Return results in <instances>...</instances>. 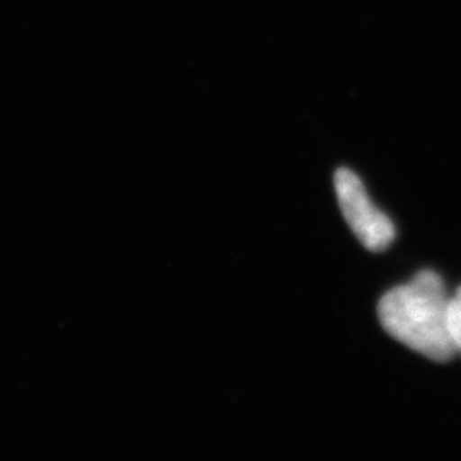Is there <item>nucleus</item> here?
Instances as JSON below:
<instances>
[{
    "mask_svg": "<svg viewBox=\"0 0 461 461\" xmlns=\"http://www.w3.org/2000/svg\"><path fill=\"white\" fill-rule=\"evenodd\" d=\"M447 323H449V333H451L455 348L458 354H461V287L455 293V296L449 297Z\"/></svg>",
    "mask_w": 461,
    "mask_h": 461,
    "instance_id": "nucleus-3",
    "label": "nucleus"
},
{
    "mask_svg": "<svg viewBox=\"0 0 461 461\" xmlns=\"http://www.w3.org/2000/svg\"><path fill=\"white\" fill-rule=\"evenodd\" d=\"M449 297L443 279L422 270L409 284L398 285L379 299L381 327L395 340L436 363L451 361L458 352L447 323Z\"/></svg>",
    "mask_w": 461,
    "mask_h": 461,
    "instance_id": "nucleus-1",
    "label": "nucleus"
},
{
    "mask_svg": "<svg viewBox=\"0 0 461 461\" xmlns=\"http://www.w3.org/2000/svg\"><path fill=\"white\" fill-rule=\"evenodd\" d=\"M335 192L347 224L364 248L379 253L395 241L393 222L373 203L361 178L354 171L347 167L335 171Z\"/></svg>",
    "mask_w": 461,
    "mask_h": 461,
    "instance_id": "nucleus-2",
    "label": "nucleus"
}]
</instances>
